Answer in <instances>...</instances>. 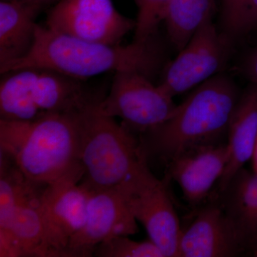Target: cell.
Wrapping results in <instances>:
<instances>
[{"label":"cell","mask_w":257,"mask_h":257,"mask_svg":"<svg viewBox=\"0 0 257 257\" xmlns=\"http://www.w3.org/2000/svg\"><path fill=\"white\" fill-rule=\"evenodd\" d=\"M164 61L163 47L157 35L130 45H106L68 36L38 24L35 43L28 55L0 67V73L41 67L82 81L111 72H136L152 79Z\"/></svg>","instance_id":"1"},{"label":"cell","mask_w":257,"mask_h":257,"mask_svg":"<svg viewBox=\"0 0 257 257\" xmlns=\"http://www.w3.org/2000/svg\"><path fill=\"white\" fill-rule=\"evenodd\" d=\"M240 95L234 82L221 74L194 88L165 122L140 135L145 156L168 162L194 147L222 143Z\"/></svg>","instance_id":"2"},{"label":"cell","mask_w":257,"mask_h":257,"mask_svg":"<svg viewBox=\"0 0 257 257\" xmlns=\"http://www.w3.org/2000/svg\"><path fill=\"white\" fill-rule=\"evenodd\" d=\"M80 114L47 115L31 121L0 119V150L35 183L51 185L83 173Z\"/></svg>","instance_id":"3"},{"label":"cell","mask_w":257,"mask_h":257,"mask_svg":"<svg viewBox=\"0 0 257 257\" xmlns=\"http://www.w3.org/2000/svg\"><path fill=\"white\" fill-rule=\"evenodd\" d=\"M1 75L2 119L31 121L51 114H79L97 106L106 95L89 89L85 81L41 67Z\"/></svg>","instance_id":"4"},{"label":"cell","mask_w":257,"mask_h":257,"mask_svg":"<svg viewBox=\"0 0 257 257\" xmlns=\"http://www.w3.org/2000/svg\"><path fill=\"white\" fill-rule=\"evenodd\" d=\"M96 106L79 117L80 182L91 191L118 187L148 165L135 134Z\"/></svg>","instance_id":"5"},{"label":"cell","mask_w":257,"mask_h":257,"mask_svg":"<svg viewBox=\"0 0 257 257\" xmlns=\"http://www.w3.org/2000/svg\"><path fill=\"white\" fill-rule=\"evenodd\" d=\"M173 98L145 74L118 72L96 109L106 116L119 118L128 130L142 135L172 116L177 107Z\"/></svg>","instance_id":"6"},{"label":"cell","mask_w":257,"mask_h":257,"mask_svg":"<svg viewBox=\"0 0 257 257\" xmlns=\"http://www.w3.org/2000/svg\"><path fill=\"white\" fill-rule=\"evenodd\" d=\"M166 180L157 179L147 165L116 187L136 220L145 226L149 239L165 257H179L182 228Z\"/></svg>","instance_id":"7"},{"label":"cell","mask_w":257,"mask_h":257,"mask_svg":"<svg viewBox=\"0 0 257 257\" xmlns=\"http://www.w3.org/2000/svg\"><path fill=\"white\" fill-rule=\"evenodd\" d=\"M232 42L217 30L212 20L207 22L166 65L159 84L172 97L194 89L220 74Z\"/></svg>","instance_id":"8"},{"label":"cell","mask_w":257,"mask_h":257,"mask_svg":"<svg viewBox=\"0 0 257 257\" xmlns=\"http://www.w3.org/2000/svg\"><path fill=\"white\" fill-rule=\"evenodd\" d=\"M135 23L118 11L113 0H59L45 25L68 36L114 45L135 30Z\"/></svg>","instance_id":"9"},{"label":"cell","mask_w":257,"mask_h":257,"mask_svg":"<svg viewBox=\"0 0 257 257\" xmlns=\"http://www.w3.org/2000/svg\"><path fill=\"white\" fill-rule=\"evenodd\" d=\"M82 177L69 176L47 185L42 193L44 257H65L69 243L84 226L92 191L81 183Z\"/></svg>","instance_id":"10"},{"label":"cell","mask_w":257,"mask_h":257,"mask_svg":"<svg viewBox=\"0 0 257 257\" xmlns=\"http://www.w3.org/2000/svg\"><path fill=\"white\" fill-rule=\"evenodd\" d=\"M138 231V221L117 187L92 191L85 222L69 243L65 257L93 256L103 241Z\"/></svg>","instance_id":"11"},{"label":"cell","mask_w":257,"mask_h":257,"mask_svg":"<svg viewBox=\"0 0 257 257\" xmlns=\"http://www.w3.org/2000/svg\"><path fill=\"white\" fill-rule=\"evenodd\" d=\"M200 207L192 222L182 229L179 257L248 256L219 199L211 197Z\"/></svg>","instance_id":"12"},{"label":"cell","mask_w":257,"mask_h":257,"mask_svg":"<svg viewBox=\"0 0 257 257\" xmlns=\"http://www.w3.org/2000/svg\"><path fill=\"white\" fill-rule=\"evenodd\" d=\"M229 159L226 143L194 147L167 162V177L177 182L191 207H199L212 195Z\"/></svg>","instance_id":"13"},{"label":"cell","mask_w":257,"mask_h":257,"mask_svg":"<svg viewBox=\"0 0 257 257\" xmlns=\"http://www.w3.org/2000/svg\"><path fill=\"white\" fill-rule=\"evenodd\" d=\"M47 186L35 184L20 199L8 229L0 231V257H44L41 197Z\"/></svg>","instance_id":"14"},{"label":"cell","mask_w":257,"mask_h":257,"mask_svg":"<svg viewBox=\"0 0 257 257\" xmlns=\"http://www.w3.org/2000/svg\"><path fill=\"white\" fill-rule=\"evenodd\" d=\"M257 139V84L251 83L240 95L227 132L229 159L215 194L226 188L245 164L252 158Z\"/></svg>","instance_id":"15"},{"label":"cell","mask_w":257,"mask_h":257,"mask_svg":"<svg viewBox=\"0 0 257 257\" xmlns=\"http://www.w3.org/2000/svg\"><path fill=\"white\" fill-rule=\"evenodd\" d=\"M42 5L19 0L0 1V67L28 55L35 43Z\"/></svg>","instance_id":"16"},{"label":"cell","mask_w":257,"mask_h":257,"mask_svg":"<svg viewBox=\"0 0 257 257\" xmlns=\"http://www.w3.org/2000/svg\"><path fill=\"white\" fill-rule=\"evenodd\" d=\"M215 197L220 201L248 255L253 256L257 248V173L243 167Z\"/></svg>","instance_id":"17"},{"label":"cell","mask_w":257,"mask_h":257,"mask_svg":"<svg viewBox=\"0 0 257 257\" xmlns=\"http://www.w3.org/2000/svg\"><path fill=\"white\" fill-rule=\"evenodd\" d=\"M215 0H170L164 18L172 45L180 50L204 24L212 20Z\"/></svg>","instance_id":"18"},{"label":"cell","mask_w":257,"mask_h":257,"mask_svg":"<svg viewBox=\"0 0 257 257\" xmlns=\"http://www.w3.org/2000/svg\"><path fill=\"white\" fill-rule=\"evenodd\" d=\"M130 236H118L99 243L94 250L97 257H165L150 239L138 241Z\"/></svg>","instance_id":"19"},{"label":"cell","mask_w":257,"mask_h":257,"mask_svg":"<svg viewBox=\"0 0 257 257\" xmlns=\"http://www.w3.org/2000/svg\"><path fill=\"white\" fill-rule=\"evenodd\" d=\"M138 6L134 40L143 41L156 35L163 23L170 0H135Z\"/></svg>","instance_id":"20"},{"label":"cell","mask_w":257,"mask_h":257,"mask_svg":"<svg viewBox=\"0 0 257 257\" xmlns=\"http://www.w3.org/2000/svg\"><path fill=\"white\" fill-rule=\"evenodd\" d=\"M221 32L234 41L248 32L246 0H221Z\"/></svg>","instance_id":"21"},{"label":"cell","mask_w":257,"mask_h":257,"mask_svg":"<svg viewBox=\"0 0 257 257\" xmlns=\"http://www.w3.org/2000/svg\"><path fill=\"white\" fill-rule=\"evenodd\" d=\"M243 69L251 83L257 84V48L246 59Z\"/></svg>","instance_id":"22"},{"label":"cell","mask_w":257,"mask_h":257,"mask_svg":"<svg viewBox=\"0 0 257 257\" xmlns=\"http://www.w3.org/2000/svg\"><path fill=\"white\" fill-rule=\"evenodd\" d=\"M246 23L248 32L257 27V0H246Z\"/></svg>","instance_id":"23"},{"label":"cell","mask_w":257,"mask_h":257,"mask_svg":"<svg viewBox=\"0 0 257 257\" xmlns=\"http://www.w3.org/2000/svg\"><path fill=\"white\" fill-rule=\"evenodd\" d=\"M19 1L30 2V3H36V4L42 5L44 8L54 5L59 0H19Z\"/></svg>","instance_id":"24"},{"label":"cell","mask_w":257,"mask_h":257,"mask_svg":"<svg viewBox=\"0 0 257 257\" xmlns=\"http://www.w3.org/2000/svg\"><path fill=\"white\" fill-rule=\"evenodd\" d=\"M251 162H252V172L257 173V139L254 151H253L252 158H251Z\"/></svg>","instance_id":"25"},{"label":"cell","mask_w":257,"mask_h":257,"mask_svg":"<svg viewBox=\"0 0 257 257\" xmlns=\"http://www.w3.org/2000/svg\"><path fill=\"white\" fill-rule=\"evenodd\" d=\"M253 256L257 257V248L255 250L254 252H253Z\"/></svg>","instance_id":"26"}]
</instances>
